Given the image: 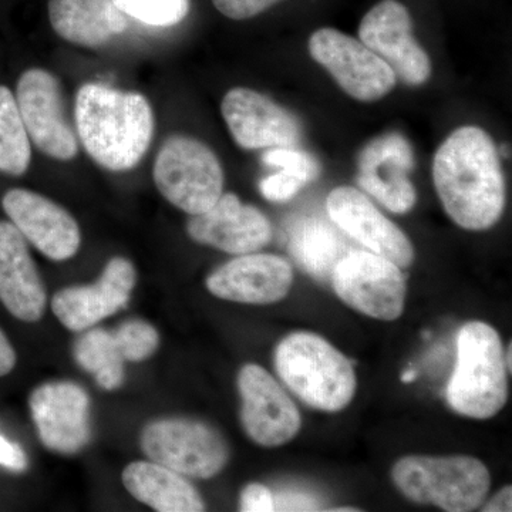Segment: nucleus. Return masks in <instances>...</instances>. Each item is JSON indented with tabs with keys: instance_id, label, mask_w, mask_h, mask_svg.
Segmentation results:
<instances>
[{
	"instance_id": "1",
	"label": "nucleus",
	"mask_w": 512,
	"mask_h": 512,
	"mask_svg": "<svg viewBox=\"0 0 512 512\" xmlns=\"http://www.w3.org/2000/svg\"><path fill=\"white\" fill-rule=\"evenodd\" d=\"M433 181L448 217L468 231H484L505 208L500 151L483 128L464 126L436 151Z\"/></svg>"
},
{
	"instance_id": "2",
	"label": "nucleus",
	"mask_w": 512,
	"mask_h": 512,
	"mask_svg": "<svg viewBox=\"0 0 512 512\" xmlns=\"http://www.w3.org/2000/svg\"><path fill=\"white\" fill-rule=\"evenodd\" d=\"M76 126L96 163L111 171L130 170L150 147L153 110L143 94L84 84L76 97Z\"/></svg>"
},
{
	"instance_id": "3",
	"label": "nucleus",
	"mask_w": 512,
	"mask_h": 512,
	"mask_svg": "<svg viewBox=\"0 0 512 512\" xmlns=\"http://www.w3.org/2000/svg\"><path fill=\"white\" fill-rule=\"evenodd\" d=\"M275 366L282 382L313 409L340 412L355 396L352 362L316 333L286 336L276 348Z\"/></svg>"
},
{
	"instance_id": "4",
	"label": "nucleus",
	"mask_w": 512,
	"mask_h": 512,
	"mask_svg": "<svg viewBox=\"0 0 512 512\" xmlns=\"http://www.w3.org/2000/svg\"><path fill=\"white\" fill-rule=\"evenodd\" d=\"M503 342L493 326L468 322L457 335V362L447 384V402L470 419H491L508 399Z\"/></svg>"
},
{
	"instance_id": "5",
	"label": "nucleus",
	"mask_w": 512,
	"mask_h": 512,
	"mask_svg": "<svg viewBox=\"0 0 512 512\" xmlns=\"http://www.w3.org/2000/svg\"><path fill=\"white\" fill-rule=\"evenodd\" d=\"M392 480L414 503L447 512L476 510L491 487L483 461L468 456L400 458L392 468Z\"/></svg>"
},
{
	"instance_id": "6",
	"label": "nucleus",
	"mask_w": 512,
	"mask_h": 512,
	"mask_svg": "<svg viewBox=\"0 0 512 512\" xmlns=\"http://www.w3.org/2000/svg\"><path fill=\"white\" fill-rule=\"evenodd\" d=\"M154 181L165 200L198 215L220 200L224 171L210 147L195 138L173 136L158 153Z\"/></svg>"
},
{
	"instance_id": "7",
	"label": "nucleus",
	"mask_w": 512,
	"mask_h": 512,
	"mask_svg": "<svg viewBox=\"0 0 512 512\" xmlns=\"http://www.w3.org/2000/svg\"><path fill=\"white\" fill-rule=\"evenodd\" d=\"M141 448L150 460L181 476L207 480L227 466L229 448L220 433L201 421L158 420L141 434Z\"/></svg>"
},
{
	"instance_id": "8",
	"label": "nucleus",
	"mask_w": 512,
	"mask_h": 512,
	"mask_svg": "<svg viewBox=\"0 0 512 512\" xmlns=\"http://www.w3.org/2000/svg\"><path fill=\"white\" fill-rule=\"evenodd\" d=\"M330 279L336 295L363 315L390 322L404 311L406 279L399 266L375 252H348Z\"/></svg>"
},
{
	"instance_id": "9",
	"label": "nucleus",
	"mask_w": 512,
	"mask_h": 512,
	"mask_svg": "<svg viewBox=\"0 0 512 512\" xmlns=\"http://www.w3.org/2000/svg\"><path fill=\"white\" fill-rule=\"evenodd\" d=\"M309 53L332 74L340 89L357 101L382 100L396 87L392 67L365 43L340 30H316L309 39Z\"/></svg>"
},
{
	"instance_id": "10",
	"label": "nucleus",
	"mask_w": 512,
	"mask_h": 512,
	"mask_svg": "<svg viewBox=\"0 0 512 512\" xmlns=\"http://www.w3.org/2000/svg\"><path fill=\"white\" fill-rule=\"evenodd\" d=\"M359 40L392 67L409 86L429 82L431 60L413 35L409 9L399 0H380L359 26Z\"/></svg>"
},
{
	"instance_id": "11",
	"label": "nucleus",
	"mask_w": 512,
	"mask_h": 512,
	"mask_svg": "<svg viewBox=\"0 0 512 512\" xmlns=\"http://www.w3.org/2000/svg\"><path fill=\"white\" fill-rule=\"evenodd\" d=\"M241 421L249 439L262 447L289 443L301 430V413L264 367L245 365L238 375Z\"/></svg>"
},
{
	"instance_id": "12",
	"label": "nucleus",
	"mask_w": 512,
	"mask_h": 512,
	"mask_svg": "<svg viewBox=\"0 0 512 512\" xmlns=\"http://www.w3.org/2000/svg\"><path fill=\"white\" fill-rule=\"evenodd\" d=\"M412 144L400 133L375 138L359 154L357 183L394 214L412 211L417 192L409 173L414 168Z\"/></svg>"
},
{
	"instance_id": "13",
	"label": "nucleus",
	"mask_w": 512,
	"mask_h": 512,
	"mask_svg": "<svg viewBox=\"0 0 512 512\" xmlns=\"http://www.w3.org/2000/svg\"><path fill=\"white\" fill-rule=\"evenodd\" d=\"M15 99L30 140L43 153L62 161L76 157L79 146L64 119L59 83L52 74L42 69L23 73Z\"/></svg>"
},
{
	"instance_id": "14",
	"label": "nucleus",
	"mask_w": 512,
	"mask_h": 512,
	"mask_svg": "<svg viewBox=\"0 0 512 512\" xmlns=\"http://www.w3.org/2000/svg\"><path fill=\"white\" fill-rule=\"evenodd\" d=\"M221 111L235 143L245 150L293 147L301 138V123L291 111L247 87L229 90Z\"/></svg>"
},
{
	"instance_id": "15",
	"label": "nucleus",
	"mask_w": 512,
	"mask_h": 512,
	"mask_svg": "<svg viewBox=\"0 0 512 512\" xmlns=\"http://www.w3.org/2000/svg\"><path fill=\"white\" fill-rule=\"evenodd\" d=\"M326 208L330 220L370 252L384 256L399 268L413 264L414 248L410 239L362 191L353 187L335 188L329 194Z\"/></svg>"
},
{
	"instance_id": "16",
	"label": "nucleus",
	"mask_w": 512,
	"mask_h": 512,
	"mask_svg": "<svg viewBox=\"0 0 512 512\" xmlns=\"http://www.w3.org/2000/svg\"><path fill=\"white\" fill-rule=\"evenodd\" d=\"M136 281L133 264L116 256L104 268L96 284L72 286L57 292L52 299V311L67 329L82 332L123 309L130 301Z\"/></svg>"
},
{
	"instance_id": "17",
	"label": "nucleus",
	"mask_w": 512,
	"mask_h": 512,
	"mask_svg": "<svg viewBox=\"0 0 512 512\" xmlns=\"http://www.w3.org/2000/svg\"><path fill=\"white\" fill-rule=\"evenodd\" d=\"M89 396L73 383H49L30 394L40 440L57 453H76L90 440Z\"/></svg>"
},
{
	"instance_id": "18",
	"label": "nucleus",
	"mask_w": 512,
	"mask_h": 512,
	"mask_svg": "<svg viewBox=\"0 0 512 512\" xmlns=\"http://www.w3.org/2000/svg\"><path fill=\"white\" fill-rule=\"evenodd\" d=\"M187 232L198 244L235 255L259 251L272 238L268 218L258 208L242 204L231 192L222 194L210 210L192 215Z\"/></svg>"
},
{
	"instance_id": "19",
	"label": "nucleus",
	"mask_w": 512,
	"mask_h": 512,
	"mask_svg": "<svg viewBox=\"0 0 512 512\" xmlns=\"http://www.w3.org/2000/svg\"><path fill=\"white\" fill-rule=\"evenodd\" d=\"M2 205L20 234L47 258L64 261L79 251V225L55 202L36 192L15 188L6 192Z\"/></svg>"
},
{
	"instance_id": "20",
	"label": "nucleus",
	"mask_w": 512,
	"mask_h": 512,
	"mask_svg": "<svg viewBox=\"0 0 512 512\" xmlns=\"http://www.w3.org/2000/svg\"><path fill=\"white\" fill-rule=\"evenodd\" d=\"M293 269L285 258L271 254H245L212 272L207 288L225 301L271 305L286 298Z\"/></svg>"
},
{
	"instance_id": "21",
	"label": "nucleus",
	"mask_w": 512,
	"mask_h": 512,
	"mask_svg": "<svg viewBox=\"0 0 512 512\" xmlns=\"http://www.w3.org/2000/svg\"><path fill=\"white\" fill-rule=\"evenodd\" d=\"M0 302L23 322H37L46 311V289L26 239L6 221H0Z\"/></svg>"
},
{
	"instance_id": "22",
	"label": "nucleus",
	"mask_w": 512,
	"mask_h": 512,
	"mask_svg": "<svg viewBox=\"0 0 512 512\" xmlns=\"http://www.w3.org/2000/svg\"><path fill=\"white\" fill-rule=\"evenodd\" d=\"M49 19L57 35L87 47L104 45L127 29V16L113 0H50Z\"/></svg>"
},
{
	"instance_id": "23",
	"label": "nucleus",
	"mask_w": 512,
	"mask_h": 512,
	"mask_svg": "<svg viewBox=\"0 0 512 512\" xmlns=\"http://www.w3.org/2000/svg\"><path fill=\"white\" fill-rule=\"evenodd\" d=\"M123 484L140 503L160 512L204 511L200 494L181 474L156 461H136L123 471Z\"/></svg>"
},
{
	"instance_id": "24",
	"label": "nucleus",
	"mask_w": 512,
	"mask_h": 512,
	"mask_svg": "<svg viewBox=\"0 0 512 512\" xmlns=\"http://www.w3.org/2000/svg\"><path fill=\"white\" fill-rule=\"evenodd\" d=\"M289 251L306 272L319 279L330 278L333 268L348 254L338 232L318 218H301L293 225Z\"/></svg>"
},
{
	"instance_id": "25",
	"label": "nucleus",
	"mask_w": 512,
	"mask_h": 512,
	"mask_svg": "<svg viewBox=\"0 0 512 512\" xmlns=\"http://www.w3.org/2000/svg\"><path fill=\"white\" fill-rule=\"evenodd\" d=\"M74 357L84 370L96 376L97 384L104 390H116L123 384L124 360L113 333L90 329L76 340Z\"/></svg>"
},
{
	"instance_id": "26",
	"label": "nucleus",
	"mask_w": 512,
	"mask_h": 512,
	"mask_svg": "<svg viewBox=\"0 0 512 512\" xmlns=\"http://www.w3.org/2000/svg\"><path fill=\"white\" fill-rule=\"evenodd\" d=\"M32 148L15 96L0 86V171L22 175L28 171Z\"/></svg>"
},
{
	"instance_id": "27",
	"label": "nucleus",
	"mask_w": 512,
	"mask_h": 512,
	"mask_svg": "<svg viewBox=\"0 0 512 512\" xmlns=\"http://www.w3.org/2000/svg\"><path fill=\"white\" fill-rule=\"evenodd\" d=\"M126 16L154 28H170L187 18L190 0H113Z\"/></svg>"
},
{
	"instance_id": "28",
	"label": "nucleus",
	"mask_w": 512,
	"mask_h": 512,
	"mask_svg": "<svg viewBox=\"0 0 512 512\" xmlns=\"http://www.w3.org/2000/svg\"><path fill=\"white\" fill-rule=\"evenodd\" d=\"M111 333L124 362H141L148 359L156 352L160 343L157 330L144 320H128Z\"/></svg>"
},
{
	"instance_id": "29",
	"label": "nucleus",
	"mask_w": 512,
	"mask_h": 512,
	"mask_svg": "<svg viewBox=\"0 0 512 512\" xmlns=\"http://www.w3.org/2000/svg\"><path fill=\"white\" fill-rule=\"evenodd\" d=\"M264 163L269 167L281 168L296 177L303 183L309 184L318 180L320 165L318 161L308 153L295 150L292 147H274L264 154Z\"/></svg>"
},
{
	"instance_id": "30",
	"label": "nucleus",
	"mask_w": 512,
	"mask_h": 512,
	"mask_svg": "<svg viewBox=\"0 0 512 512\" xmlns=\"http://www.w3.org/2000/svg\"><path fill=\"white\" fill-rule=\"evenodd\" d=\"M301 178L288 171L281 170L278 174L271 175L262 180L259 185L262 195L272 202H285L295 197L305 187Z\"/></svg>"
},
{
	"instance_id": "31",
	"label": "nucleus",
	"mask_w": 512,
	"mask_h": 512,
	"mask_svg": "<svg viewBox=\"0 0 512 512\" xmlns=\"http://www.w3.org/2000/svg\"><path fill=\"white\" fill-rule=\"evenodd\" d=\"M281 0H212L222 15L232 20H247L261 15Z\"/></svg>"
},
{
	"instance_id": "32",
	"label": "nucleus",
	"mask_w": 512,
	"mask_h": 512,
	"mask_svg": "<svg viewBox=\"0 0 512 512\" xmlns=\"http://www.w3.org/2000/svg\"><path fill=\"white\" fill-rule=\"evenodd\" d=\"M241 511H275L274 495L262 484H249L241 494Z\"/></svg>"
},
{
	"instance_id": "33",
	"label": "nucleus",
	"mask_w": 512,
	"mask_h": 512,
	"mask_svg": "<svg viewBox=\"0 0 512 512\" xmlns=\"http://www.w3.org/2000/svg\"><path fill=\"white\" fill-rule=\"evenodd\" d=\"M0 466L15 473H22L28 468V457L23 448L3 436H0Z\"/></svg>"
},
{
	"instance_id": "34",
	"label": "nucleus",
	"mask_w": 512,
	"mask_h": 512,
	"mask_svg": "<svg viewBox=\"0 0 512 512\" xmlns=\"http://www.w3.org/2000/svg\"><path fill=\"white\" fill-rule=\"evenodd\" d=\"M275 510L281 511H312L318 510V503L309 495L281 494L275 497Z\"/></svg>"
},
{
	"instance_id": "35",
	"label": "nucleus",
	"mask_w": 512,
	"mask_h": 512,
	"mask_svg": "<svg viewBox=\"0 0 512 512\" xmlns=\"http://www.w3.org/2000/svg\"><path fill=\"white\" fill-rule=\"evenodd\" d=\"M16 366V352L12 343L0 329V377L9 375Z\"/></svg>"
},
{
	"instance_id": "36",
	"label": "nucleus",
	"mask_w": 512,
	"mask_h": 512,
	"mask_svg": "<svg viewBox=\"0 0 512 512\" xmlns=\"http://www.w3.org/2000/svg\"><path fill=\"white\" fill-rule=\"evenodd\" d=\"M511 491L512 488L510 485L508 487H504L503 490L500 491L493 500L490 501L487 505H485V512H500V511H508L512 510L511 508Z\"/></svg>"
},
{
	"instance_id": "37",
	"label": "nucleus",
	"mask_w": 512,
	"mask_h": 512,
	"mask_svg": "<svg viewBox=\"0 0 512 512\" xmlns=\"http://www.w3.org/2000/svg\"><path fill=\"white\" fill-rule=\"evenodd\" d=\"M416 372L413 370H409V372L404 373L402 380L404 383H412L414 379H416Z\"/></svg>"
},
{
	"instance_id": "38",
	"label": "nucleus",
	"mask_w": 512,
	"mask_h": 512,
	"mask_svg": "<svg viewBox=\"0 0 512 512\" xmlns=\"http://www.w3.org/2000/svg\"><path fill=\"white\" fill-rule=\"evenodd\" d=\"M511 352H512V349H511V345H510V346H508V349H507V355H504L505 366H507L508 370H511Z\"/></svg>"
}]
</instances>
